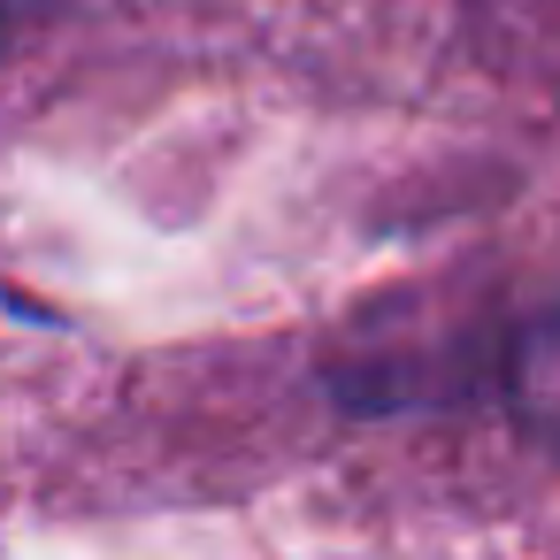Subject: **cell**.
<instances>
[{"instance_id": "6da1fadb", "label": "cell", "mask_w": 560, "mask_h": 560, "mask_svg": "<svg viewBox=\"0 0 560 560\" xmlns=\"http://www.w3.org/2000/svg\"><path fill=\"white\" fill-rule=\"evenodd\" d=\"M514 407H522V422L537 438L560 445V315L522 338V353H514Z\"/></svg>"}, {"instance_id": "7a4b0ae2", "label": "cell", "mask_w": 560, "mask_h": 560, "mask_svg": "<svg viewBox=\"0 0 560 560\" xmlns=\"http://www.w3.org/2000/svg\"><path fill=\"white\" fill-rule=\"evenodd\" d=\"M47 9H55V0H0V55H9L16 39H32Z\"/></svg>"}]
</instances>
